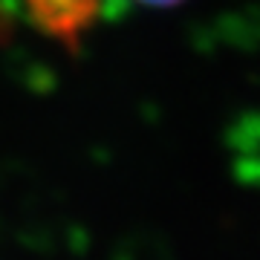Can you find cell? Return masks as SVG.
<instances>
[{
    "mask_svg": "<svg viewBox=\"0 0 260 260\" xmlns=\"http://www.w3.org/2000/svg\"><path fill=\"white\" fill-rule=\"evenodd\" d=\"M104 0H23L29 20L67 49L81 47L84 32L102 15Z\"/></svg>",
    "mask_w": 260,
    "mask_h": 260,
    "instance_id": "6da1fadb",
    "label": "cell"
},
{
    "mask_svg": "<svg viewBox=\"0 0 260 260\" xmlns=\"http://www.w3.org/2000/svg\"><path fill=\"white\" fill-rule=\"evenodd\" d=\"M145 6H159V9H165V6H179V3H185V0H139Z\"/></svg>",
    "mask_w": 260,
    "mask_h": 260,
    "instance_id": "7a4b0ae2",
    "label": "cell"
}]
</instances>
